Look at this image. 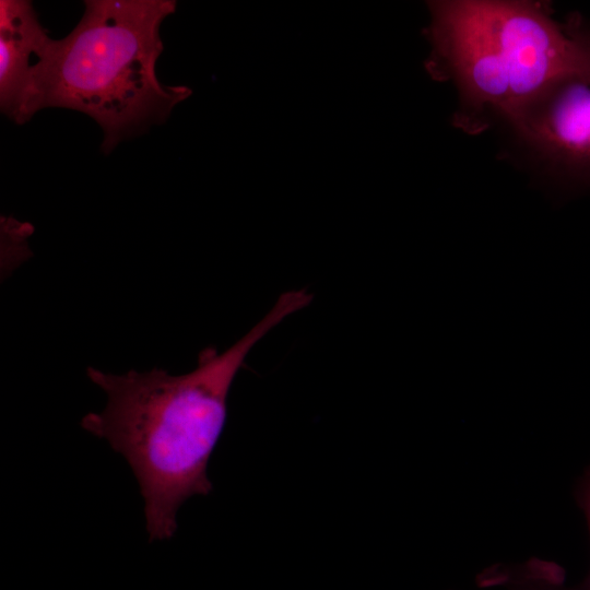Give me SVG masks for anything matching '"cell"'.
Returning <instances> with one entry per match:
<instances>
[{"instance_id": "6da1fadb", "label": "cell", "mask_w": 590, "mask_h": 590, "mask_svg": "<svg viewBox=\"0 0 590 590\" xmlns=\"http://www.w3.org/2000/svg\"><path fill=\"white\" fill-rule=\"evenodd\" d=\"M305 288L283 293L241 339L219 353L204 349L182 375L161 368L115 375L87 367L107 396L103 411L83 416L82 427L105 439L127 460L144 502L149 540L170 539L180 506L208 495V463L226 421L231 385L252 346L287 316L310 304Z\"/></svg>"}, {"instance_id": "7a4b0ae2", "label": "cell", "mask_w": 590, "mask_h": 590, "mask_svg": "<svg viewBox=\"0 0 590 590\" xmlns=\"http://www.w3.org/2000/svg\"><path fill=\"white\" fill-rule=\"evenodd\" d=\"M175 0H85L75 27L52 39L37 71L28 118L67 108L94 119L103 153L164 123L192 91L164 85L156 62L164 50L160 28Z\"/></svg>"}, {"instance_id": "3957f363", "label": "cell", "mask_w": 590, "mask_h": 590, "mask_svg": "<svg viewBox=\"0 0 590 590\" xmlns=\"http://www.w3.org/2000/svg\"><path fill=\"white\" fill-rule=\"evenodd\" d=\"M427 69L459 92L456 125L469 132L507 119L575 57L581 23L560 24L541 2L429 1Z\"/></svg>"}, {"instance_id": "277c9868", "label": "cell", "mask_w": 590, "mask_h": 590, "mask_svg": "<svg viewBox=\"0 0 590 590\" xmlns=\"http://www.w3.org/2000/svg\"><path fill=\"white\" fill-rule=\"evenodd\" d=\"M506 120L556 176L590 186L589 28L570 63Z\"/></svg>"}, {"instance_id": "5b68a950", "label": "cell", "mask_w": 590, "mask_h": 590, "mask_svg": "<svg viewBox=\"0 0 590 590\" xmlns=\"http://www.w3.org/2000/svg\"><path fill=\"white\" fill-rule=\"evenodd\" d=\"M51 40L31 1H0V108L17 125L30 120L35 76Z\"/></svg>"}, {"instance_id": "8992f818", "label": "cell", "mask_w": 590, "mask_h": 590, "mask_svg": "<svg viewBox=\"0 0 590 590\" xmlns=\"http://www.w3.org/2000/svg\"><path fill=\"white\" fill-rule=\"evenodd\" d=\"M479 579L480 587L504 590H583L565 586V571L559 565L538 558L512 567L487 569Z\"/></svg>"}, {"instance_id": "52a82bcc", "label": "cell", "mask_w": 590, "mask_h": 590, "mask_svg": "<svg viewBox=\"0 0 590 590\" xmlns=\"http://www.w3.org/2000/svg\"><path fill=\"white\" fill-rule=\"evenodd\" d=\"M575 497L579 508L585 515L590 535V464L577 482ZM581 588L583 590H590V571Z\"/></svg>"}]
</instances>
